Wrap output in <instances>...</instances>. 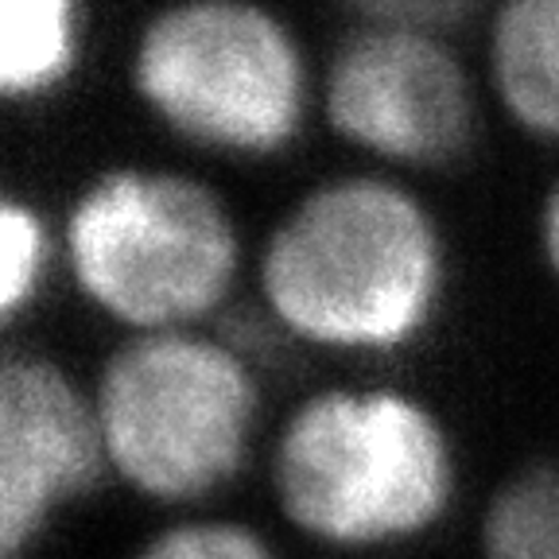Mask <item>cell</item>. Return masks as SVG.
<instances>
[{
    "label": "cell",
    "instance_id": "obj_1",
    "mask_svg": "<svg viewBox=\"0 0 559 559\" xmlns=\"http://www.w3.org/2000/svg\"><path fill=\"white\" fill-rule=\"evenodd\" d=\"M257 284L292 338L331 349L408 346L439 307L443 241L424 202L381 175H338L276 222Z\"/></svg>",
    "mask_w": 559,
    "mask_h": 559
},
{
    "label": "cell",
    "instance_id": "obj_2",
    "mask_svg": "<svg viewBox=\"0 0 559 559\" xmlns=\"http://www.w3.org/2000/svg\"><path fill=\"white\" fill-rule=\"evenodd\" d=\"M272 489L284 516L319 544H401L451 506V439L436 412L401 389H326L284 419Z\"/></svg>",
    "mask_w": 559,
    "mask_h": 559
},
{
    "label": "cell",
    "instance_id": "obj_3",
    "mask_svg": "<svg viewBox=\"0 0 559 559\" xmlns=\"http://www.w3.org/2000/svg\"><path fill=\"white\" fill-rule=\"evenodd\" d=\"M79 292L132 334L191 331L226 304L241 241L206 183L159 167H114L82 187L62 226Z\"/></svg>",
    "mask_w": 559,
    "mask_h": 559
},
{
    "label": "cell",
    "instance_id": "obj_4",
    "mask_svg": "<svg viewBox=\"0 0 559 559\" xmlns=\"http://www.w3.org/2000/svg\"><path fill=\"white\" fill-rule=\"evenodd\" d=\"M94 408L124 486L152 501H199L245 466L257 377L241 349L210 334H132L105 358Z\"/></svg>",
    "mask_w": 559,
    "mask_h": 559
},
{
    "label": "cell",
    "instance_id": "obj_5",
    "mask_svg": "<svg viewBox=\"0 0 559 559\" xmlns=\"http://www.w3.org/2000/svg\"><path fill=\"white\" fill-rule=\"evenodd\" d=\"M132 86L175 136L229 156H276L307 117V67L276 12L187 0L140 27Z\"/></svg>",
    "mask_w": 559,
    "mask_h": 559
},
{
    "label": "cell",
    "instance_id": "obj_6",
    "mask_svg": "<svg viewBox=\"0 0 559 559\" xmlns=\"http://www.w3.org/2000/svg\"><path fill=\"white\" fill-rule=\"evenodd\" d=\"M323 74L326 124L389 164L439 167L471 148L478 105L443 27L366 4Z\"/></svg>",
    "mask_w": 559,
    "mask_h": 559
},
{
    "label": "cell",
    "instance_id": "obj_7",
    "mask_svg": "<svg viewBox=\"0 0 559 559\" xmlns=\"http://www.w3.org/2000/svg\"><path fill=\"white\" fill-rule=\"evenodd\" d=\"M105 471L94 393L59 361L9 349L0 361V559H24L51 516Z\"/></svg>",
    "mask_w": 559,
    "mask_h": 559
},
{
    "label": "cell",
    "instance_id": "obj_8",
    "mask_svg": "<svg viewBox=\"0 0 559 559\" xmlns=\"http://www.w3.org/2000/svg\"><path fill=\"white\" fill-rule=\"evenodd\" d=\"M489 74L521 129L559 140V0H513L493 16Z\"/></svg>",
    "mask_w": 559,
    "mask_h": 559
},
{
    "label": "cell",
    "instance_id": "obj_9",
    "mask_svg": "<svg viewBox=\"0 0 559 559\" xmlns=\"http://www.w3.org/2000/svg\"><path fill=\"white\" fill-rule=\"evenodd\" d=\"M79 9L70 0L0 4V94L32 102L67 82L79 62Z\"/></svg>",
    "mask_w": 559,
    "mask_h": 559
},
{
    "label": "cell",
    "instance_id": "obj_10",
    "mask_svg": "<svg viewBox=\"0 0 559 559\" xmlns=\"http://www.w3.org/2000/svg\"><path fill=\"white\" fill-rule=\"evenodd\" d=\"M481 559H559V459L506 478L481 513Z\"/></svg>",
    "mask_w": 559,
    "mask_h": 559
},
{
    "label": "cell",
    "instance_id": "obj_11",
    "mask_svg": "<svg viewBox=\"0 0 559 559\" xmlns=\"http://www.w3.org/2000/svg\"><path fill=\"white\" fill-rule=\"evenodd\" d=\"M51 269V234L32 202H0V314L12 323L27 304H35Z\"/></svg>",
    "mask_w": 559,
    "mask_h": 559
},
{
    "label": "cell",
    "instance_id": "obj_12",
    "mask_svg": "<svg viewBox=\"0 0 559 559\" xmlns=\"http://www.w3.org/2000/svg\"><path fill=\"white\" fill-rule=\"evenodd\" d=\"M132 559H276V551L237 521H183L156 533Z\"/></svg>",
    "mask_w": 559,
    "mask_h": 559
},
{
    "label": "cell",
    "instance_id": "obj_13",
    "mask_svg": "<svg viewBox=\"0 0 559 559\" xmlns=\"http://www.w3.org/2000/svg\"><path fill=\"white\" fill-rule=\"evenodd\" d=\"M540 245H544V261L559 276V179L551 183L548 199L540 206Z\"/></svg>",
    "mask_w": 559,
    "mask_h": 559
}]
</instances>
